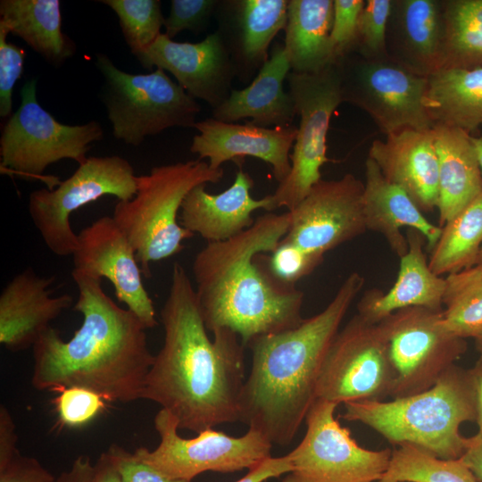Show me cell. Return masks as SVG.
I'll use <instances>...</instances> for the list:
<instances>
[{
    "label": "cell",
    "mask_w": 482,
    "mask_h": 482,
    "mask_svg": "<svg viewBox=\"0 0 482 482\" xmlns=\"http://www.w3.org/2000/svg\"><path fill=\"white\" fill-rule=\"evenodd\" d=\"M162 347L154 355L141 399L170 411L179 429L195 433L239 420L245 383V346L230 329L212 340L185 268L174 262L161 310Z\"/></svg>",
    "instance_id": "obj_1"
},
{
    "label": "cell",
    "mask_w": 482,
    "mask_h": 482,
    "mask_svg": "<svg viewBox=\"0 0 482 482\" xmlns=\"http://www.w3.org/2000/svg\"><path fill=\"white\" fill-rule=\"evenodd\" d=\"M71 276L79 288L73 309L82 323L68 341L51 326L40 335L32 346V386L54 392L84 387L111 402L141 399L154 359L146 328L104 293L101 278Z\"/></svg>",
    "instance_id": "obj_2"
},
{
    "label": "cell",
    "mask_w": 482,
    "mask_h": 482,
    "mask_svg": "<svg viewBox=\"0 0 482 482\" xmlns=\"http://www.w3.org/2000/svg\"><path fill=\"white\" fill-rule=\"evenodd\" d=\"M289 222L288 212H266L238 235L207 243L195 254V289L207 330L230 329L247 347L256 337L302 323L303 292L275 278L267 263Z\"/></svg>",
    "instance_id": "obj_3"
},
{
    "label": "cell",
    "mask_w": 482,
    "mask_h": 482,
    "mask_svg": "<svg viewBox=\"0 0 482 482\" xmlns=\"http://www.w3.org/2000/svg\"><path fill=\"white\" fill-rule=\"evenodd\" d=\"M364 283L359 272L350 273L320 312L248 344L252 366L240 395L239 421L272 445L292 442L316 399L328 351Z\"/></svg>",
    "instance_id": "obj_4"
},
{
    "label": "cell",
    "mask_w": 482,
    "mask_h": 482,
    "mask_svg": "<svg viewBox=\"0 0 482 482\" xmlns=\"http://www.w3.org/2000/svg\"><path fill=\"white\" fill-rule=\"evenodd\" d=\"M343 419L361 422L389 443L415 446L435 457L459 459L470 443L460 433L476 421L475 393L470 370L456 365L428 390L390 401L345 403Z\"/></svg>",
    "instance_id": "obj_5"
},
{
    "label": "cell",
    "mask_w": 482,
    "mask_h": 482,
    "mask_svg": "<svg viewBox=\"0 0 482 482\" xmlns=\"http://www.w3.org/2000/svg\"><path fill=\"white\" fill-rule=\"evenodd\" d=\"M223 173L199 159L155 166L137 176L132 199L117 202L112 218L134 247L145 277L151 276V262L178 254L183 241L194 236L178 221L185 197L199 185L218 183Z\"/></svg>",
    "instance_id": "obj_6"
},
{
    "label": "cell",
    "mask_w": 482,
    "mask_h": 482,
    "mask_svg": "<svg viewBox=\"0 0 482 482\" xmlns=\"http://www.w3.org/2000/svg\"><path fill=\"white\" fill-rule=\"evenodd\" d=\"M96 65L104 79L102 97L116 139L137 146L167 129L194 128L201 106L165 71L128 73L104 54H96Z\"/></svg>",
    "instance_id": "obj_7"
},
{
    "label": "cell",
    "mask_w": 482,
    "mask_h": 482,
    "mask_svg": "<svg viewBox=\"0 0 482 482\" xmlns=\"http://www.w3.org/2000/svg\"><path fill=\"white\" fill-rule=\"evenodd\" d=\"M442 320L443 309L408 307L378 323L393 375L392 399L428 390L465 353V339L449 333Z\"/></svg>",
    "instance_id": "obj_8"
},
{
    "label": "cell",
    "mask_w": 482,
    "mask_h": 482,
    "mask_svg": "<svg viewBox=\"0 0 482 482\" xmlns=\"http://www.w3.org/2000/svg\"><path fill=\"white\" fill-rule=\"evenodd\" d=\"M37 82H26L21 90V103L7 120L0 138L1 168L30 179L42 176L52 163L71 159L82 164L92 143L104 137L99 122L81 125L61 123L37 100Z\"/></svg>",
    "instance_id": "obj_9"
},
{
    "label": "cell",
    "mask_w": 482,
    "mask_h": 482,
    "mask_svg": "<svg viewBox=\"0 0 482 482\" xmlns=\"http://www.w3.org/2000/svg\"><path fill=\"white\" fill-rule=\"evenodd\" d=\"M343 102L372 119L388 136L403 129L434 127L425 106L428 78L411 73L388 57L366 58L351 52L335 62Z\"/></svg>",
    "instance_id": "obj_10"
},
{
    "label": "cell",
    "mask_w": 482,
    "mask_h": 482,
    "mask_svg": "<svg viewBox=\"0 0 482 482\" xmlns=\"http://www.w3.org/2000/svg\"><path fill=\"white\" fill-rule=\"evenodd\" d=\"M287 81L300 122L290 172L271 196L275 209L290 211L322 179L321 167L332 161L327 156V135L332 114L344 102L336 63L313 73L290 71Z\"/></svg>",
    "instance_id": "obj_11"
},
{
    "label": "cell",
    "mask_w": 482,
    "mask_h": 482,
    "mask_svg": "<svg viewBox=\"0 0 482 482\" xmlns=\"http://www.w3.org/2000/svg\"><path fill=\"white\" fill-rule=\"evenodd\" d=\"M137 178L120 156H90L56 187L30 193L29 213L47 248L57 256L72 255L78 234L70 222L72 212L104 195L127 201L137 193Z\"/></svg>",
    "instance_id": "obj_12"
},
{
    "label": "cell",
    "mask_w": 482,
    "mask_h": 482,
    "mask_svg": "<svg viewBox=\"0 0 482 482\" xmlns=\"http://www.w3.org/2000/svg\"><path fill=\"white\" fill-rule=\"evenodd\" d=\"M154 424L160 437L158 446L154 451L139 447L134 453L170 479L191 481L205 471L249 470L271 456L272 444L253 428L240 437L208 428L187 439L178 434L176 417L164 409L157 412Z\"/></svg>",
    "instance_id": "obj_13"
},
{
    "label": "cell",
    "mask_w": 482,
    "mask_h": 482,
    "mask_svg": "<svg viewBox=\"0 0 482 482\" xmlns=\"http://www.w3.org/2000/svg\"><path fill=\"white\" fill-rule=\"evenodd\" d=\"M338 404L315 399L306 417V433L289 453L293 470L282 482H378L386 471L391 449L360 446L335 418Z\"/></svg>",
    "instance_id": "obj_14"
},
{
    "label": "cell",
    "mask_w": 482,
    "mask_h": 482,
    "mask_svg": "<svg viewBox=\"0 0 482 482\" xmlns=\"http://www.w3.org/2000/svg\"><path fill=\"white\" fill-rule=\"evenodd\" d=\"M393 375L378 324L353 315L339 329L324 360L316 399L339 404L384 400L390 395Z\"/></svg>",
    "instance_id": "obj_15"
},
{
    "label": "cell",
    "mask_w": 482,
    "mask_h": 482,
    "mask_svg": "<svg viewBox=\"0 0 482 482\" xmlns=\"http://www.w3.org/2000/svg\"><path fill=\"white\" fill-rule=\"evenodd\" d=\"M364 183L351 173L321 179L295 208L282 238L324 256L367 231L363 214Z\"/></svg>",
    "instance_id": "obj_16"
},
{
    "label": "cell",
    "mask_w": 482,
    "mask_h": 482,
    "mask_svg": "<svg viewBox=\"0 0 482 482\" xmlns=\"http://www.w3.org/2000/svg\"><path fill=\"white\" fill-rule=\"evenodd\" d=\"M71 275L105 278L115 295L147 328L157 326L154 303L144 287L137 253L112 216H103L78 234Z\"/></svg>",
    "instance_id": "obj_17"
},
{
    "label": "cell",
    "mask_w": 482,
    "mask_h": 482,
    "mask_svg": "<svg viewBox=\"0 0 482 482\" xmlns=\"http://www.w3.org/2000/svg\"><path fill=\"white\" fill-rule=\"evenodd\" d=\"M136 57L145 69L155 67L172 74L189 96L212 109L220 106L232 90L233 63L217 30L197 43L176 42L162 33Z\"/></svg>",
    "instance_id": "obj_18"
},
{
    "label": "cell",
    "mask_w": 482,
    "mask_h": 482,
    "mask_svg": "<svg viewBox=\"0 0 482 482\" xmlns=\"http://www.w3.org/2000/svg\"><path fill=\"white\" fill-rule=\"evenodd\" d=\"M194 128L199 133L194 136L190 151L199 160L208 159L214 170L229 161L241 168L244 158L252 156L270 164L278 183L290 172V150L297 135L294 125L265 128L249 121L229 123L211 117L196 121Z\"/></svg>",
    "instance_id": "obj_19"
},
{
    "label": "cell",
    "mask_w": 482,
    "mask_h": 482,
    "mask_svg": "<svg viewBox=\"0 0 482 482\" xmlns=\"http://www.w3.org/2000/svg\"><path fill=\"white\" fill-rule=\"evenodd\" d=\"M288 0L220 1L216 18L235 76L250 83L270 58L274 37L285 29Z\"/></svg>",
    "instance_id": "obj_20"
},
{
    "label": "cell",
    "mask_w": 482,
    "mask_h": 482,
    "mask_svg": "<svg viewBox=\"0 0 482 482\" xmlns=\"http://www.w3.org/2000/svg\"><path fill=\"white\" fill-rule=\"evenodd\" d=\"M371 143L369 156L382 175L401 187L423 213L438 204V159L433 128L403 129Z\"/></svg>",
    "instance_id": "obj_21"
},
{
    "label": "cell",
    "mask_w": 482,
    "mask_h": 482,
    "mask_svg": "<svg viewBox=\"0 0 482 482\" xmlns=\"http://www.w3.org/2000/svg\"><path fill=\"white\" fill-rule=\"evenodd\" d=\"M205 184L194 187L185 197L180 212V225L204 238L207 243L228 240L250 228L255 221L253 212L275 210L271 195L262 199L251 195L252 177L239 168L232 185L213 195Z\"/></svg>",
    "instance_id": "obj_22"
},
{
    "label": "cell",
    "mask_w": 482,
    "mask_h": 482,
    "mask_svg": "<svg viewBox=\"0 0 482 482\" xmlns=\"http://www.w3.org/2000/svg\"><path fill=\"white\" fill-rule=\"evenodd\" d=\"M54 277L28 268L15 275L0 295V343L17 352L32 347L40 335L73 303L70 295L51 296Z\"/></svg>",
    "instance_id": "obj_23"
},
{
    "label": "cell",
    "mask_w": 482,
    "mask_h": 482,
    "mask_svg": "<svg viewBox=\"0 0 482 482\" xmlns=\"http://www.w3.org/2000/svg\"><path fill=\"white\" fill-rule=\"evenodd\" d=\"M443 0H393L386 29L387 57L428 78L441 68Z\"/></svg>",
    "instance_id": "obj_24"
},
{
    "label": "cell",
    "mask_w": 482,
    "mask_h": 482,
    "mask_svg": "<svg viewBox=\"0 0 482 482\" xmlns=\"http://www.w3.org/2000/svg\"><path fill=\"white\" fill-rule=\"evenodd\" d=\"M406 238L408 249L400 257L397 278L392 287L386 292L368 289L357 303V314L371 323L378 324L403 308L443 309L445 278L429 268L424 251L425 237L419 231L408 229Z\"/></svg>",
    "instance_id": "obj_25"
},
{
    "label": "cell",
    "mask_w": 482,
    "mask_h": 482,
    "mask_svg": "<svg viewBox=\"0 0 482 482\" xmlns=\"http://www.w3.org/2000/svg\"><path fill=\"white\" fill-rule=\"evenodd\" d=\"M290 71L284 46L276 43L254 79L243 89L232 88L229 97L212 109V117L229 123L251 119L250 123L265 128L293 125L295 103L288 90L284 89Z\"/></svg>",
    "instance_id": "obj_26"
},
{
    "label": "cell",
    "mask_w": 482,
    "mask_h": 482,
    "mask_svg": "<svg viewBox=\"0 0 482 482\" xmlns=\"http://www.w3.org/2000/svg\"><path fill=\"white\" fill-rule=\"evenodd\" d=\"M363 214L367 230L380 234L399 257L408 249L406 236L402 233L403 228L419 231L428 251L441 234V227L431 223L401 187L382 175L370 157L365 162Z\"/></svg>",
    "instance_id": "obj_27"
},
{
    "label": "cell",
    "mask_w": 482,
    "mask_h": 482,
    "mask_svg": "<svg viewBox=\"0 0 482 482\" xmlns=\"http://www.w3.org/2000/svg\"><path fill=\"white\" fill-rule=\"evenodd\" d=\"M438 159L439 226H444L482 193V171L471 136L457 128L435 124Z\"/></svg>",
    "instance_id": "obj_28"
},
{
    "label": "cell",
    "mask_w": 482,
    "mask_h": 482,
    "mask_svg": "<svg viewBox=\"0 0 482 482\" xmlns=\"http://www.w3.org/2000/svg\"><path fill=\"white\" fill-rule=\"evenodd\" d=\"M0 24L54 67L75 54V43L62 29L58 0H1Z\"/></svg>",
    "instance_id": "obj_29"
},
{
    "label": "cell",
    "mask_w": 482,
    "mask_h": 482,
    "mask_svg": "<svg viewBox=\"0 0 482 482\" xmlns=\"http://www.w3.org/2000/svg\"><path fill=\"white\" fill-rule=\"evenodd\" d=\"M333 0H288L284 50L291 71L313 73L333 64Z\"/></svg>",
    "instance_id": "obj_30"
},
{
    "label": "cell",
    "mask_w": 482,
    "mask_h": 482,
    "mask_svg": "<svg viewBox=\"0 0 482 482\" xmlns=\"http://www.w3.org/2000/svg\"><path fill=\"white\" fill-rule=\"evenodd\" d=\"M428 81L425 106L434 125L472 136L482 126V68L441 70Z\"/></svg>",
    "instance_id": "obj_31"
},
{
    "label": "cell",
    "mask_w": 482,
    "mask_h": 482,
    "mask_svg": "<svg viewBox=\"0 0 482 482\" xmlns=\"http://www.w3.org/2000/svg\"><path fill=\"white\" fill-rule=\"evenodd\" d=\"M482 247V193L441 227L428 265L441 277L477 263Z\"/></svg>",
    "instance_id": "obj_32"
},
{
    "label": "cell",
    "mask_w": 482,
    "mask_h": 482,
    "mask_svg": "<svg viewBox=\"0 0 482 482\" xmlns=\"http://www.w3.org/2000/svg\"><path fill=\"white\" fill-rule=\"evenodd\" d=\"M441 70L482 68V0H443Z\"/></svg>",
    "instance_id": "obj_33"
},
{
    "label": "cell",
    "mask_w": 482,
    "mask_h": 482,
    "mask_svg": "<svg viewBox=\"0 0 482 482\" xmlns=\"http://www.w3.org/2000/svg\"><path fill=\"white\" fill-rule=\"evenodd\" d=\"M445 278L443 326L455 337L474 338L482 330V267L476 263Z\"/></svg>",
    "instance_id": "obj_34"
},
{
    "label": "cell",
    "mask_w": 482,
    "mask_h": 482,
    "mask_svg": "<svg viewBox=\"0 0 482 482\" xmlns=\"http://www.w3.org/2000/svg\"><path fill=\"white\" fill-rule=\"evenodd\" d=\"M378 482H478L460 459L435 457L415 446L397 445Z\"/></svg>",
    "instance_id": "obj_35"
},
{
    "label": "cell",
    "mask_w": 482,
    "mask_h": 482,
    "mask_svg": "<svg viewBox=\"0 0 482 482\" xmlns=\"http://www.w3.org/2000/svg\"><path fill=\"white\" fill-rule=\"evenodd\" d=\"M117 15L132 54L148 48L162 34L165 18L159 0H103Z\"/></svg>",
    "instance_id": "obj_36"
},
{
    "label": "cell",
    "mask_w": 482,
    "mask_h": 482,
    "mask_svg": "<svg viewBox=\"0 0 482 482\" xmlns=\"http://www.w3.org/2000/svg\"><path fill=\"white\" fill-rule=\"evenodd\" d=\"M393 0H366L360 15L354 50L366 58H385Z\"/></svg>",
    "instance_id": "obj_37"
},
{
    "label": "cell",
    "mask_w": 482,
    "mask_h": 482,
    "mask_svg": "<svg viewBox=\"0 0 482 482\" xmlns=\"http://www.w3.org/2000/svg\"><path fill=\"white\" fill-rule=\"evenodd\" d=\"M323 258L281 239L276 248L267 253V263L275 278L285 284L295 286L298 280L311 274Z\"/></svg>",
    "instance_id": "obj_38"
},
{
    "label": "cell",
    "mask_w": 482,
    "mask_h": 482,
    "mask_svg": "<svg viewBox=\"0 0 482 482\" xmlns=\"http://www.w3.org/2000/svg\"><path fill=\"white\" fill-rule=\"evenodd\" d=\"M333 22L329 35L332 63L353 52L357 38L360 15L364 0H333Z\"/></svg>",
    "instance_id": "obj_39"
},
{
    "label": "cell",
    "mask_w": 482,
    "mask_h": 482,
    "mask_svg": "<svg viewBox=\"0 0 482 482\" xmlns=\"http://www.w3.org/2000/svg\"><path fill=\"white\" fill-rule=\"evenodd\" d=\"M218 0H171L170 14L164 20V34L173 39L183 30L199 34L215 15Z\"/></svg>",
    "instance_id": "obj_40"
},
{
    "label": "cell",
    "mask_w": 482,
    "mask_h": 482,
    "mask_svg": "<svg viewBox=\"0 0 482 482\" xmlns=\"http://www.w3.org/2000/svg\"><path fill=\"white\" fill-rule=\"evenodd\" d=\"M54 404L62 423L79 427L92 420L104 408L105 400L97 393L79 386L58 392Z\"/></svg>",
    "instance_id": "obj_41"
},
{
    "label": "cell",
    "mask_w": 482,
    "mask_h": 482,
    "mask_svg": "<svg viewBox=\"0 0 482 482\" xmlns=\"http://www.w3.org/2000/svg\"><path fill=\"white\" fill-rule=\"evenodd\" d=\"M9 30L0 24V116L12 115V91L21 78L25 51L12 43L7 42Z\"/></svg>",
    "instance_id": "obj_42"
},
{
    "label": "cell",
    "mask_w": 482,
    "mask_h": 482,
    "mask_svg": "<svg viewBox=\"0 0 482 482\" xmlns=\"http://www.w3.org/2000/svg\"><path fill=\"white\" fill-rule=\"evenodd\" d=\"M120 475L122 482H191L170 479L139 460L135 453L112 445L106 452Z\"/></svg>",
    "instance_id": "obj_43"
},
{
    "label": "cell",
    "mask_w": 482,
    "mask_h": 482,
    "mask_svg": "<svg viewBox=\"0 0 482 482\" xmlns=\"http://www.w3.org/2000/svg\"><path fill=\"white\" fill-rule=\"evenodd\" d=\"M52 474L37 460L18 452L0 467V482H55Z\"/></svg>",
    "instance_id": "obj_44"
},
{
    "label": "cell",
    "mask_w": 482,
    "mask_h": 482,
    "mask_svg": "<svg viewBox=\"0 0 482 482\" xmlns=\"http://www.w3.org/2000/svg\"><path fill=\"white\" fill-rule=\"evenodd\" d=\"M293 470L289 453L280 457H269L236 482H265L287 474Z\"/></svg>",
    "instance_id": "obj_45"
},
{
    "label": "cell",
    "mask_w": 482,
    "mask_h": 482,
    "mask_svg": "<svg viewBox=\"0 0 482 482\" xmlns=\"http://www.w3.org/2000/svg\"><path fill=\"white\" fill-rule=\"evenodd\" d=\"M15 424L7 408L0 407V467L5 465L19 452Z\"/></svg>",
    "instance_id": "obj_46"
},
{
    "label": "cell",
    "mask_w": 482,
    "mask_h": 482,
    "mask_svg": "<svg viewBox=\"0 0 482 482\" xmlns=\"http://www.w3.org/2000/svg\"><path fill=\"white\" fill-rule=\"evenodd\" d=\"M95 466L87 456L80 455L73 461L71 469L62 472L55 482H93Z\"/></svg>",
    "instance_id": "obj_47"
},
{
    "label": "cell",
    "mask_w": 482,
    "mask_h": 482,
    "mask_svg": "<svg viewBox=\"0 0 482 482\" xmlns=\"http://www.w3.org/2000/svg\"><path fill=\"white\" fill-rule=\"evenodd\" d=\"M472 472L478 482H482V434L470 437V443L459 458Z\"/></svg>",
    "instance_id": "obj_48"
},
{
    "label": "cell",
    "mask_w": 482,
    "mask_h": 482,
    "mask_svg": "<svg viewBox=\"0 0 482 482\" xmlns=\"http://www.w3.org/2000/svg\"><path fill=\"white\" fill-rule=\"evenodd\" d=\"M94 466L93 482H122L120 473L106 452L100 455Z\"/></svg>",
    "instance_id": "obj_49"
},
{
    "label": "cell",
    "mask_w": 482,
    "mask_h": 482,
    "mask_svg": "<svg viewBox=\"0 0 482 482\" xmlns=\"http://www.w3.org/2000/svg\"><path fill=\"white\" fill-rule=\"evenodd\" d=\"M472 378L475 403H476V422L478 427L477 434H482V360L478 359L475 366L470 370Z\"/></svg>",
    "instance_id": "obj_50"
},
{
    "label": "cell",
    "mask_w": 482,
    "mask_h": 482,
    "mask_svg": "<svg viewBox=\"0 0 482 482\" xmlns=\"http://www.w3.org/2000/svg\"><path fill=\"white\" fill-rule=\"evenodd\" d=\"M471 141L476 149L477 156L478 159L479 166L482 171V137L471 136Z\"/></svg>",
    "instance_id": "obj_51"
},
{
    "label": "cell",
    "mask_w": 482,
    "mask_h": 482,
    "mask_svg": "<svg viewBox=\"0 0 482 482\" xmlns=\"http://www.w3.org/2000/svg\"><path fill=\"white\" fill-rule=\"evenodd\" d=\"M476 347L480 354L479 359L482 360V330L474 337Z\"/></svg>",
    "instance_id": "obj_52"
},
{
    "label": "cell",
    "mask_w": 482,
    "mask_h": 482,
    "mask_svg": "<svg viewBox=\"0 0 482 482\" xmlns=\"http://www.w3.org/2000/svg\"><path fill=\"white\" fill-rule=\"evenodd\" d=\"M477 263L479 264L482 267V247H481V250H480L479 256H478Z\"/></svg>",
    "instance_id": "obj_53"
}]
</instances>
